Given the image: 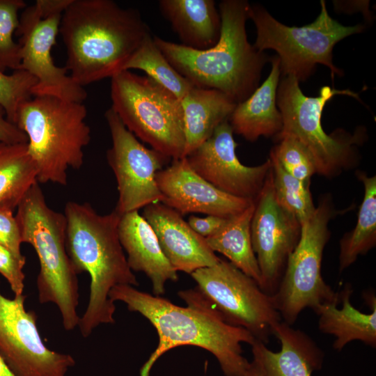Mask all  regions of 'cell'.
<instances>
[{
    "label": "cell",
    "mask_w": 376,
    "mask_h": 376,
    "mask_svg": "<svg viewBox=\"0 0 376 376\" xmlns=\"http://www.w3.org/2000/svg\"><path fill=\"white\" fill-rule=\"evenodd\" d=\"M352 293L350 288H345L339 294L343 303L340 309L337 307L338 302H331L314 310L319 316V329L336 338L333 347L338 351L353 340H360L372 347L376 346V301L372 304L370 313H362L352 304Z\"/></svg>",
    "instance_id": "obj_24"
},
{
    "label": "cell",
    "mask_w": 376,
    "mask_h": 376,
    "mask_svg": "<svg viewBox=\"0 0 376 376\" xmlns=\"http://www.w3.org/2000/svg\"><path fill=\"white\" fill-rule=\"evenodd\" d=\"M0 376H15L0 357Z\"/></svg>",
    "instance_id": "obj_38"
},
{
    "label": "cell",
    "mask_w": 376,
    "mask_h": 376,
    "mask_svg": "<svg viewBox=\"0 0 376 376\" xmlns=\"http://www.w3.org/2000/svg\"><path fill=\"white\" fill-rule=\"evenodd\" d=\"M237 146L231 125L225 120L185 157L194 171L217 189L255 201L271 169V160L256 166H245L236 155Z\"/></svg>",
    "instance_id": "obj_16"
},
{
    "label": "cell",
    "mask_w": 376,
    "mask_h": 376,
    "mask_svg": "<svg viewBox=\"0 0 376 376\" xmlns=\"http://www.w3.org/2000/svg\"><path fill=\"white\" fill-rule=\"evenodd\" d=\"M301 234L299 222L276 202L272 167L255 199L251 222V239L261 273L260 288L272 295L281 279L289 255Z\"/></svg>",
    "instance_id": "obj_15"
},
{
    "label": "cell",
    "mask_w": 376,
    "mask_h": 376,
    "mask_svg": "<svg viewBox=\"0 0 376 376\" xmlns=\"http://www.w3.org/2000/svg\"><path fill=\"white\" fill-rule=\"evenodd\" d=\"M36 82V79L24 70H14L10 75L0 70V105L10 122L15 124L19 107L33 96Z\"/></svg>",
    "instance_id": "obj_31"
},
{
    "label": "cell",
    "mask_w": 376,
    "mask_h": 376,
    "mask_svg": "<svg viewBox=\"0 0 376 376\" xmlns=\"http://www.w3.org/2000/svg\"><path fill=\"white\" fill-rule=\"evenodd\" d=\"M245 376H265L263 371L261 370L259 365L256 361L253 360L250 363L248 370L246 373Z\"/></svg>",
    "instance_id": "obj_37"
},
{
    "label": "cell",
    "mask_w": 376,
    "mask_h": 376,
    "mask_svg": "<svg viewBox=\"0 0 376 376\" xmlns=\"http://www.w3.org/2000/svg\"><path fill=\"white\" fill-rule=\"evenodd\" d=\"M25 263L26 258H18L0 244V274L8 281L15 296L23 294L25 279L23 268Z\"/></svg>",
    "instance_id": "obj_34"
},
{
    "label": "cell",
    "mask_w": 376,
    "mask_h": 376,
    "mask_svg": "<svg viewBox=\"0 0 376 376\" xmlns=\"http://www.w3.org/2000/svg\"><path fill=\"white\" fill-rule=\"evenodd\" d=\"M178 295L187 307L129 285H116L109 292L113 302H124L129 311L141 314L157 331L158 345L142 366L140 376H149L152 366L163 354L182 345L211 352L226 376H245L250 363L243 357L241 345H251L256 340L254 336L242 327L227 323L194 290L180 291Z\"/></svg>",
    "instance_id": "obj_1"
},
{
    "label": "cell",
    "mask_w": 376,
    "mask_h": 376,
    "mask_svg": "<svg viewBox=\"0 0 376 376\" xmlns=\"http://www.w3.org/2000/svg\"><path fill=\"white\" fill-rule=\"evenodd\" d=\"M66 246L77 274L90 275L87 308L79 319L81 334L88 337L101 324L115 322L116 306L110 291L118 285L138 286L118 235L121 214L115 209L100 214L88 203L69 201L65 206Z\"/></svg>",
    "instance_id": "obj_4"
},
{
    "label": "cell",
    "mask_w": 376,
    "mask_h": 376,
    "mask_svg": "<svg viewBox=\"0 0 376 376\" xmlns=\"http://www.w3.org/2000/svg\"><path fill=\"white\" fill-rule=\"evenodd\" d=\"M142 216L153 229L164 256L175 271L191 274L221 260L205 237L196 233L175 210L155 203L145 207Z\"/></svg>",
    "instance_id": "obj_18"
},
{
    "label": "cell",
    "mask_w": 376,
    "mask_h": 376,
    "mask_svg": "<svg viewBox=\"0 0 376 376\" xmlns=\"http://www.w3.org/2000/svg\"><path fill=\"white\" fill-rule=\"evenodd\" d=\"M255 201L246 209L226 219L212 235L205 237L209 247L225 256L233 265L259 285L262 277L251 239Z\"/></svg>",
    "instance_id": "obj_25"
},
{
    "label": "cell",
    "mask_w": 376,
    "mask_h": 376,
    "mask_svg": "<svg viewBox=\"0 0 376 376\" xmlns=\"http://www.w3.org/2000/svg\"><path fill=\"white\" fill-rule=\"evenodd\" d=\"M27 6L23 0H0V70H19L21 48L13 36L19 24V12Z\"/></svg>",
    "instance_id": "obj_30"
},
{
    "label": "cell",
    "mask_w": 376,
    "mask_h": 376,
    "mask_svg": "<svg viewBox=\"0 0 376 376\" xmlns=\"http://www.w3.org/2000/svg\"><path fill=\"white\" fill-rule=\"evenodd\" d=\"M198 296L228 324L242 327L267 343L273 328L281 321L272 295L229 261L200 268L191 274Z\"/></svg>",
    "instance_id": "obj_11"
},
{
    "label": "cell",
    "mask_w": 376,
    "mask_h": 376,
    "mask_svg": "<svg viewBox=\"0 0 376 376\" xmlns=\"http://www.w3.org/2000/svg\"><path fill=\"white\" fill-rule=\"evenodd\" d=\"M272 149L274 156L286 172L297 179L311 182L316 173L315 165L306 149L295 139L283 137Z\"/></svg>",
    "instance_id": "obj_32"
},
{
    "label": "cell",
    "mask_w": 376,
    "mask_h": 376,
    "mask_svg": "<svg viewBox=\"0 0 376 376\" xmlns=\"http://www.w3.org/2000/svg\"><path fill=\"white\" fill-rule=\"evenodd\" d=\"M185 136V157L228 120L237 106L230 97L214 89L194 86L180 100Z\"/></svg>",
    "instance_id": "obj_23"
},
{
    "label": "cell",
    "mask_w": 376,
    "mask_h": 376,
    "mask_svg": "<svg viewBox=\"0 0 376 376\" xmlns=\"http://www.w3.org/2000/svg\"><path fill=\"white\" fill-rule=\"evenodd\" d=\"M226 219L212 215H207L204 218L191 215L189 216L187 223L196 233L203 237H207L218 230Z\"/></svg>",
    "instance_id": "obj_36"
},
{
    "label": "cell",
    "mask_w": 376,
    "mask_h": 376,
    "mask_svg": "<svg viewBox=\"0 0 376 376\" xmlns=\"http://www.w3.org/2000/svg\"><path fill=\"white\" fill-rule=\"evenodd\" d=\"M320 4L321 12L315 20L301 27L283 24L261 6L250 4L249 18L256 28L253 47L260 52L273 49L277 53L283 77L306 81L317 64L329 68L332 78L342 75L333 63V48L343 38L363 31L364 26H344L328 14L324 1Z\"/></svg>",
    "instance_id": "obj_9"
},
{
    "label": "cell",
    "mask_w": 376,
    "mask_h": 376,
    "mask_svg": "<svg viewBox=\"0 0 376 376\" xmlns=\"http://www.w3.org/2000/svg\"><path fill=\"white\" fill-rule=\"evenodd\" d=\"M104 117L112 140L107 159L118 191L115 210L123 214L161 203L162 196L155 177L171 159L141 143L111 107Z\"/></svg>",
    "instance_id": "obj_12"
},
{
    "label": "cell",
    "mask_w": 376,
    "mask_h": 376,
    "mask_svg": "<svg viewBox=\"0 0 376 376\" xmlns=\"http://www.w3.org/2000/svg\"><path fill=\"white\" fill-rule=\"evenodd\" d=\"M281 321L272 334L281 342V350L274 352L264 343L256 340L251 345L253 360L265 376H311L321 368L324 354L304 332Z\"/></svg>",
    "instance_id": "obj_20"
},
{
    "label": "cell",
    "mask_w": 376,
    "mask_h": 376,
    "mask_svg": "<svg viewBox=\"0 0 376 376\" xmlns=\"http://www.w3.org/2000/svg\"><path fill=\"white\" fill-rule=\"evenodd\" d=\"M269 159L275 199L301 226L315 210L310 190L311 182L301 181L289 174L272 155Z\"/></svg>",
    "instance_id": "obj_29"
},
{
    "label": "cell",
    "mask_w": 376,
    "mask_h": 376,
    "mask_svg": "<svg viewBox=\"0 0 376 376\" xmlns=\"http://www.w3.org/2000/svg\"><path fill=\"white\" fill-rule=\"evenodd\" d=\"M250 3L224 0L219 4L221 26L212 47L197 50L154 36L171 65L194 86L214 89L235 103L247 99L258 87L267 56L247 39L246 22Z\"/></svg>",
    "instance_id": "obj_3"
},
{
    "label": "cell",
    "mask_w": 376,
    "mask_h": 376,
    "mask_svg": "<svg viewBox=\"0 0 376 376\" xmlns=\"http://www.w3.org/2000/svg\"><path fill=\"white\" fill-rule=\"evenodd\" d=\"M38 170L27 143L0 142V206L15 210L38 182Z\"/></svg>",
    "instance_id": "obj_26"
},
{
    "label": "cell",
    "mask_w": 376,
    "mask_h": 376,
    "mask_svg": "<svg viewBox=\"0 0 376 376\" xmlns=\"http://www.w3.org/2000/svg\"><path fill=\"white\" fill-rule=\"evenodd\" d=\"M334 212L331 198L324 195L312 217L301 226L299 240L272 295L281 319L290 325L305 308L314 311L340 299L339 294L325 283L321 274L323 251L330 237L328 225Z\"/></svg>",
    "instance_id": "obj_10"
},
{
    "label": "cell",
    "mask_w": 376,
    "mask_h": 376,
    "mask_svg": "<svg viewBox=\"0 0 376 376\" xmlns=\"http://www.w3.org/2000/svg\"><path fill=\"white\" fill-rule=\"evenodd\" d=\"M62 14L43 17L36 6H26L19 15L15 35L21 48L19 69L37 80L32 95H50L76 102L87 98L85 88L68 75L67 69L55 65L51 54L59 33Z\"/></svg>",
    "instance_id": "obj_14"
},
{
    "label": "cell",
    "mask_w": 376,
    "mask_h": 376,
    "mask_svg": "<svg viewBox=\"0 0 376 376\" xmlns=\"http://www.w3.org/2000/svg\"><path fill=\"white\" fill-rule=\"evenodd\" d=\"M15 214L22 243L31 244L40 263L36 280L41 304L54 303L67 331L78 326L77 274L66 246V218L47 204L39 183H35L17 207Z\"/></svg>",
    "instance_id": "obj_6"
},
{
    "label": "cell",
    "mask_w": 376,
    "mask_h": 376,
    "mask_svg": "<svg viewBox=\"0 0 376 376\" xmlns=\"http://www.w3.org/2000/svg\"><path fill=\"white\" fill-rule=\"evenodd\" d=\"M86 116L83 102L54 96L34 95L20 105L15 125L28 138L38 183L66 185L68 169L82 166L84 148L91 139Z\"/></svg>",
    "instance_id": "obj_5"
},
{
    "label": "cell",
    "mask_w": 376,
    "mask_h": 376,
    "mask_svg": "<svg viewBox=\"0 0 376 376\" xmlns=\"http://www.w3.org/2000/svg\"><path fill=\"white\" fill-rule=\"evenodd\" d=\"M0 142L8 144L27 143L28 138L15 124L6 118V111L0 105Z\"/></svg>",
    "instance_id": "obj_35"
},
{
    "label": "cell",
    "mask_w": 376,
    "mask_h": 376,
    "mask_svg": "<svg viewBox=\"0 0 376 376\" xmlns=\"http://www.w3.org/2000/svg\"><path fill=\"white\" fill-rule=\"evenodd\" d=\"M271 61L268 77L247 99L237 104L228 120L233 133L249 141L262 136L275 137L282 130V116L276 105L281 75L279 59L274 56Z\"/></svg>",
    "instance_id": "obj_21"
},
{
    "label": "cell",
    "mask_w": 376,
    "mask_h": 376,
    "mask_svg": "<svg viewBox=\"0 0 376 376\" xmlns=\"http://www.w3.org/2000/svg\"><path fill=\"white\" fill-rule=\"evenodd\" d=\"M158 4L182 45L204 50L218 41L221 22L213 0H160Z\"/></svg>",
    "instance_id": "obj_22"
},
{
    "label": "cell",
    "mask_w": 376,
    "mask_h": 376,
    "mask_svg": "<svg viewBox=\"0 0 376 376\" xmlns=\"http://www.w3.org/2000/svg\"><path fill=\"white\" fill-rule=\"evenodd\" d=\"M13 211L8 206H0V244L9 249L18 258L25 259L21 252L22 240Z\"/></svg>",
    "instance_id": "obj_33"
},
{
    "label": "cell",
    "mask_w": 376,
    "mask_h": 376,
    "mask_svg": "<svg viewBox=\"0 0 376 376\" xmlns=\"http://www.w3.org/2000/svg\"><path fill=\"white\" fill-rule=\"evenodd\" d=\"M155 180L161 203L181 215L202 213L228 219L254 202L217 189L194 171L186 157L172 159L169 166L157 173Z\"/></svg>",
    "instance_id": "obj_17"
},
{
    "label": "cell",
    "mask_w": 376,
    "mask_h": 376,
    "mask_svg": "<svg viewBox=\"0 0 376 376\" xmlns=\"http://www.w3.org/2000/svg\"><path fill=\"white\" fill-rule=\"evenodd\" d=\"M111 108L125 127L171 159L185 157L180 100L147 76L123 70L111 78Z\"/></svg>",
    "instance_id": "obj_8"
},
{
    "label": "cell",
    "mask_w": 376,
    "mask_h": 376,
    "mask_svg": "<svg viewBox=\"0 0 376 376\" xmlns=\"http://www.w3.org/2000/svg\"><path fill=\"white\" fill-rule=\"evenodd\" d=\"M336 95H346L359 99L350 90H337L328 86L320 88L316 97L306 96L299 81L293 76L283 77L276 93V105L281 113L283 127L276 140L291 137L308 152L316 173L330 178L352 167L355 162V145L362 139V130L351 135L338 132L329 135L321 123L326 103Z\"/></svg>",
    "instance_id": "obj_7"
},
{
    "label": "cell",
    "mask_w": 376,
    "mask_h": 376,
    "mask_svg": "<svg viewBox=\"0 0 376 376\" xmlns=\"http://www.w3.org/2000/svg\"><path fill=\"white\" fill-rule=\"evenodd\" d=\"M118 235L130 269L150 279L155 296L164 293L168 281L178 280V272L164 256L153 229L138 211L121 214Z\"/></svg>",
    "instance_id": "obj_19"
},
{
    "label": "cell",
    "mask_w": 376,
    "mask_h": 376,
    "mask_svg": "<svg viewBox=\"0 0 376 376\" xmlns=\"http://www.w3.org/2000/svg\"><path fill=\"white\" fill-rule=\"evenodd\" d=\"M138 69L146 72L161 86L175 95L180 100L194 87L165 58L148 35L124 66L123 70Z\"/></svg>",
    "instance_id": "obj_28"
},
{
    "label": "cell",
    "mask_w": 376,
    "mask_h": 376,
    "mask_svg": "<svg viewBox=\"0 0 376 376\" xmlns=\"http://www.w3.org/2000/svg\"><path fill=\"white\" fill-rule=\"evenodd\" d=\"M59 33L67 52L65 68L84 87L123 71L150 31L135 9L111 0H72Z\"/></svg>",
    "instance_id": "obj_2"
},
{
    "label": "cell",
    "mask_w": 376,
    "mask_h": 376,
    "mask_svg": "<svg viewBox=\"0 0 376 376\" xmlns=\"http://www.w3.org/2000/svg\"><path fill=\"white\" fill-rule=\"evenodd\" d=\"M364 196L354 228L340 241L339 272L352 265L361 255L367 253L376 244V177L358 171Z\"/></svg>",
    "instance_id": "obj_27"
},
{
    "label": "cell",
    "mask_w": 376,
    "mask_h": 376,
    "mask_svg": "<svg viewBox=\"0 0 376 376\" xmlns=\"http://www.w3.org/2000/svg\"><path fill=\"white\" fill-rule=\"evenodd\" d=\"M25 299L23 294L9 299L0 292V357L15 376H65L74 358L45 345Z\"/></svg>",
    "instance_id": "obj_13"
}]
</instances>
